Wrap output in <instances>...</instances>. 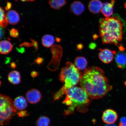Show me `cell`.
Returning a JSON list of instances; mask_svg holds the SVG:
<instances>
[{"mask_svg": "<svg viewBox=\"0 0 126 126\" xmlns=\"http://www.w3.org/2000/svg\"><path fill=\"white\" fill-rule=\"evenodd\" d=\"M83 47V46L81 44H79L78 45V49H80L82 48Z\"/></svg>", "mask_w": 126, "mask_h": 126, "instance_id": "obj_31", "label": "cell"}, {"mask_svg": "<svg viewBox=\"0 0 126 126\" xmlns=\"http://www.w3.org/2000/svg\"><path fill=\"white\" fill-rule=\"evenodd\" d=\"M100 52L99 53V57L102 62L105 64H108L112 61L114 56L116 53V51H114L105 49H99Z\"/></svg>", "mask_w": 126, "mask_h": 126, "instance_id": "obj_6", "label": "cell"}, {"mask_svg": "<svg viewBox=\"0 0 126 126\" xmlns=\"http://www.w3.org/2000/svg\"><path fill=\"white\" fill-rule=\"evenodd\" d=\"M31 76L33 78H34L37 76L39 74L38 72L35 71H33L31 72Z\"/></svg>", "mask_w": 126, "mask_h": 126, "instance_id": "obj_26", "label": "cell"}, {"mask_svg": "<svg viewBox=\"0 0 126 126\" xmlns=\"http://www.w3.org/2000/svg\"><path fill=\"white\" fill-rule=\"evenodd\" d=\"M105 126H117L115 124H107Z\"/></svg>", "mask_w": 126, "mask_h": 126, "instance_id": "obj_35", "label": "cell"}, {"mask_svg": "<svg viewBox=\"0 0 126 126\" xmlns=\"http://www.w3.org/2000/svg\"><path fill=\"white\" fill-rule=\"evenodd\" d=\"M8 79L9 81L13 84L15 85L19 84L21 81L19 72L16 71L11 72L8 76Z\"/></svg>", "mask_w": 126, "mask_h": 126, "instance_id": "obj_17", "label": "cell"}, {"mask_svg": "<svg viewBox=\"0 0 126 126\" xmlns=\"http://www.w3.org/2000/svg\"><path fill=\"white\" fill-rule=\"evenodd\" d=\"M13 103L16 109L19 110H24L28 106L27 101L23 96L17 97L15 99Z\"/></svg>", "mask_w": 126, "mask_h": 126, "instance_id": "obj_14", "label": "cell"}, {"mask_svg": "<svg viewBox=\"0 0 126 126\" xmlns=\"http://www.w3.org/2000/svg\"><path fill=\"white\" fill-rule=\"evenodd\" d=\"M74 64L79 70H85L87 68L88 62L85 58L82 56H78L75 58Z\"/></svg>", "mask_w": 126, "mask_h": 126, "instance_id": "obj_15", "label": "cell"}, {"mask_svg": "<svg viewBox=\"0 0 126 126\" xmlns=\"http://www.w3.org/2000/svg\"><path fill=\"white\" fill-rule=\"evenodd\" d=\"M13 46L8 41L4 40L0 43V52L1 54H7L12 51Z\"/></svg>", "mask_w": 126, "mask_h": 126, "instance_id": "obj_16", "label": "cell"}, {"mask_svg": "<svg viewBox=\"0 0 126 126\" xmlns=\"http://www.w3.org/2000/svg\"><path fill=\"white\" fill-rule=\"evenodd\" d=\"M96 47V45L95 43H91L89 45V47L91 49H94V48H95Z\"/></svg>", "mask_w": 126, "mask_h": 126, "instance_id": "obj_29", "label": "cell"}, {"mask_svg": "<svg viewBox=\"0 0 126 126\" xmlns=\"http://www.w3.org/2000/svg\"><path fill=\"white\" fill-rule=\"evenodd\" d=\"M18 0H16V1H17ZM23 2H25V1H34V0H20Z\"/></svg>", "mask_w": 126, "mask_h": 126, "instance_id": "obj_33", "label": "cell"}, {"mask_svg": "<svg viewBox=\"0 0 126 126\" xmlns=\"http://www.w3.org/2000/svg\"><path fill=\"white\" fill-rule=\"evenodd\" d=\"M41 97L40 91L36 89H31L26 94L27 99L30 103L32 104L37 103L40 101Z\"/></svg>", "mask_w": 126, "mask_h": 126, "instance_id": "obj_8", "label": "cell"}, {"mask_svg": "<svg viewBox=\"0 0 126 126\" xmlns=\"http://www.w3.org/2000/svg\"><path fill=\"white\" fill-rule=\"evenodd\" d=\"M17 114L19 117H24L28 116L29 115L28 112L26 111H21L17 113Z\"/></svg>", "mask_w": 126, "mask_h": 126, "instance_id": "obj_23", "label": "cell"}, {"mask_svg": "<svg viewBox=\"0 0 126 126\" xmlns=\"http://www.w3.org/2000/svg\"><path fill=\"white\" fill-rule=\"evenodd\" d=\"M8 23L10 24H16L20 21V16L18 13L14 10L9 11L6 15Z\"/></svg>", "mask_w": 126, "mask_h": 126, "instance_id": "obj_13", "label": "cell"}, {"mask_svg": "<svg viewBox=\"0 0 126 126\" xmlns=\"http://www.w3.org/2000/svg\"><path fill=\"white\" fill-rule=\"evenodd\" d=\"M17 110L11 98L1 94L0 96V124L1 126H9L13 117L17 114Z\"/></svg>", "mask_w": 126, "mask_h": 126, "instance_id": "obj_5", "label": "cell"}, {"mask_svg": "<svg viewBox=\"0 0 126 126\" xmlns=\"http://www.w3.org/2000/svg\"><path fill=\"white\" fill-rule=\"evenodd\" d=\"M125 50H119L115 55V61L119 68L124 69L126 67V52Z\"/></svg>", "mask_w": 126, "mask_h": 126, "instance_id": "obj_9", "label": "cell"}, {"mask_svg": "<svg viewBox=\"0 0 126 126\" xmlns=\"http://www.w3.org/2000/svg\"><path fill=\"white\" fill-rule=\"evenodd\" d=\"M103 4L99 0H92L88 5L90 12L94 14H98L101 11Z\"/></svg>", "mask_w": 126, "mask_h": 126, "instance_id": "obj_12", "label": "cell"}, {"mask_svg": "<svg viewBox=\"0 0 126 126\" xmlns=\"http://www.w3.org/2000/svg\"><path fill=\"white\" fill-rule=\"evenodd\" d=\"M79 84L90 98L100 99L112 89L103 70L96 66L88 67L81 73Z\"/></svg>", "mask_w": 126, "mask_h": 126, "instance_id": "obj_1", "label": "cell"}, {"mask_svg": "<svg viewBox=\"0 0 126 126\" xmlns=\"http://www.w3.org/2000/svg\"><path fill=\"white\" fill-rule=\"evenodd\" d=\"M65 94L63 103L69 107L63 113L64 116L73 113L76 108L80 111H86L90 101L87 93L82 88L72 87L67 90Z\"/></svg>", "mask_w": 126, "mask_h": 126, "instance_id": "obj_3", "label": "cell"}, {"mask_svg": "<svg viewBox=\"0 0 126 126\" xmlns=\"http://www.w3.org/2000/svg\"><path fill=\"white\" fill-rule=\"evenodd\" d=\"M119 126H126V124H122L120 122Z\"/></svg>", "mask_w": 126, "mask_h": 126, "instance_id": "obj_34", "label": "cell"}, {"mask_svg": "<svg viewBox=\"0 0 126 126\" xmlns=\"http://www.w3.org/2000/svg\"><path fill=\"white\" fill-rule=\"evenodd\" d=\"M0 39H1L3 37L4 34V30L1 27L0 28Z\"/></svg>", "mask_w": 126, "mask_h": 126, "instance_id": "obj_30", "label": "cell"}, {"mask_svg": "<svg viewBox=\"0 0 126 126\" xmlns=\"http://www.w3.org/2000/svg\"><path fill=\"white\" fill-rule=\"evenodd\" d=\"M55 39L53 36L47 34L44 35L42 39V43L44 47L49 48L54 44Z\"/></svg>", "mask_w": 126, "mask_h": 126, "instance_id": "obj_19", "label": "cell"}, {"mask_svg": "<svg viewBox=\"0 0 126 126\" xmlns=\"http://www.w3.org/2000/svg\"><path fill=\"white\" fill-rule=\"evenodd\" d=\"M9 34L11 37H18L19 36V32L16 29L12 28L9 32Z\"/></svg>", "mask_w": 126, "mask_h": 126, "instance_id": "obj_22", "label": "cell"}, {"mask_svg": "<svg viewBox=\"0 0 126 126\" xmlns=\"http://www.w3.org/2000/svg\"><path fill=\"white\" fill-rule=\"evenodd\" d=\"M16 67V65L15 63H12L11 64V67L13 68H15Z\"/></svg>", "mask_w": 126, "mask_h": 126, "instance_id": "obj_32", "label": "cell"}, {"mask_svg": "<svg viewBox=\"0 0 126 126\" xmlns=\"http://www.w3.org/2000/svg\"><path fill=\"white\" fill-rule=\"evenodd\" d=\"M31 40L33 44L34 48H35L37 50L38 47V45L37 42H36L35 41L33 40V39H31Z\"/></svg>", "mask_w": 126, "mask_h": 126, "instance_id": "obj_27", "label": "cell"}, {"mask_svg": "<svg viewBox=\"0 0 126 126\" xmlns=\"http://www.w3.org/2000/svg\"><path fill=\"white\" fill-rule=\"evenodd\" d=\"M12 7V4L10 2H7V5L5 7V9L6 10L8 11Z\"/></svg>", "mask_w": 126, "mask_h": 126, "instance_id": "obj_25", "label": "cell"}, {"mask_svg": "<svg viewBox=\"0 0 126 126\" xmlns=\"http://www.w3.org/2000/svg\"><path fill=\"white\" fill-rule=\"evenodd\" d=\"M43 60L41 58H38L36 60L35 62L38 64H41L43 62Z\"/></svg>", "mask_w": 126, "mask_h": 126, "instance_id": "obj_24", "label": "cell"}, {"mask_svg": "<svg viewBox=\"0 0 126 126\" xmlns=\"http://www.w3.org/2000/svg\"><path fill=\"white\" fill-rule=\"evenodd\" d=\"M0 24L2 28H5L7 26L8 22L6 18V16L4 13V10L0 7Z\"/></svg>", "mask_w": 126, "mask_h": 126, "instance_id": "obj_21", "label": "cell"}, {"mask_svg": "<svg viewBox=\"0 0 126 126\" xmlns=\"http://www.w3.org/2000/svg\"><path fill=\"white\" fill-rule=\"evenodd\" d=\"M117 113L114 110L109 109L105 110L102 115V119L103 122L108 124H112L117 121Z\"/></svg>", "mask_w": 126, "mask_h": 126, "instance_id": "obj_7", "label": "cell"}, {"mask_svg": "<svg viewBox=\"0 0 126 126\" xmlns=\"http://www.w3.org/2000/svg\"><path fill=\"white\" fill-rule=\"evenodd\" d=\"M124 23L117 15L100 19L99 32L102 43L119 45L122 39Z\"/></svg>", "mask_w": 126, "mask_h": 126, "instance_id": "obj_2", "label": "cell"}, {"mask_svg": "<svg viewBox=\"0 0 126 126\" xmlns=\"http://www.w3.org/2000/svg\"><path fill=\"white\" fill-rule=\"evenodd\" d=\"M120 123L122 124H126V117H123L121 118L120 119Z\"/></svg>", "mask_w": 126, "mask_h": 126, "instance_id": "obj_28", "label": "cell"}, {"mask_svg": "<svg viewBox=\"0 0 126 126\" xmlns=\"http://www.w3.org/2000/svg\"><path fill=\"white\" fill-rule=\"evenodd\" d=\"M115 0H111V2H106L103 4L101 10L102 13L104 16L108 18L113 14Z\"/></svg>", "mask_w": 126, "mask_h": 126, "instance_id": "obj_11", "label": "cell"}, {"mask_svg": "<svg viewBox=\"0 0 126 126\" xmlns=\"http://www.w3.org/2000/svg\"><path fill=\"white\" fill-rule=\"evenodd\" d=\"M66 0H50L49 1L50 7L53 9H59L66 4Z\"/></svg>", "mask_w": 126, "mask_h": 126, "instance_id": "obj_18", "label": "cell"}, {"mask_svg": "<svg viewBox=\"0 0 126 126\" xmlns=\"http://www.w3.org/2000/svg\"><path fill=\"white\" fill-rule=\"evenodd\" d=\"M124 6L125 8L126 9V2L125 3V4H124Z\"/></svg>", "mask_w": 126, "mask_h": 126, "instance_id": "obj_36", "label": "cell"}, {"mask_svg": "<svg viewBox=\"0 0 126 126\" xmlns=\"http://www.w3.org/2000/svg\"><path fill=\"white\" fill-rule=\"evenodd\" d=\"M85 7L79 1H74L71 4L70 8V12L76 16H79L84 11Z\"/></svg>", "mask_w": 126, "mask_h": 126, "instance_id": "obj_10", "label": "cell"}, {"mask_svg": "<svg viewBox=\"0 0 126 126\" xmlns=\"http://www.w3.org/2000/svg\"><path fill=\"white\" fill-rule=\"evenodd\" d=\"M50 119L47 116H42L39 117L36 122V126H49Z\"/></svg>", "mask_w": 126, "mask_h": 126, "instance_id": "obj_20", "label": "cell"}, {"mask_svg": "<svg viewBox=\"0 0 126 126\" xmlns=\"http://www.w3.org/2000/svg\"><path fill=\"white\" fill-rule=\"evenodd\" d=\"M81 75V73L74 64L68 62L66 63L65 66L61 69L59 79L61 82L64 83L63 86L67 89L79 83Z\"/></svg>", "mask_w": 126, "mask_h": 126, "instance_id": "obj_4", "label": "cell"}, {"mask_svg": "<svg viewBox=\"0 0 126 126\" xmlns=\"http://www.w3.org/2000/svg\"><path fill=\"white\" fill-rule=\"evenodd\" d=\"M124 84H125V86H126V81L125 83H124Z\"/></svg>", "mask_w": 126, "mask_h": 126, "instance_id": "obj_37", "label": "cell"}]
</instances>
